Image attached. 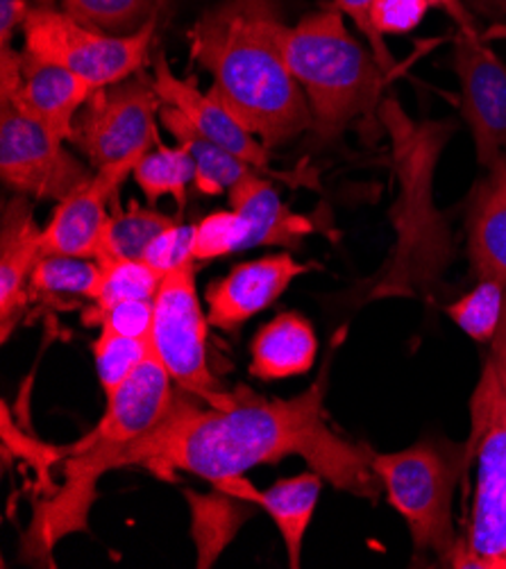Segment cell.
<instances>
[{"instance_id": "1", "label": "cell", "mask_w": 506, "mask_h": 569, "mask_svg": "<svg viewBox=\"0 0 506 569\" xmlns=\"http://www.w3.org/2000/svg\"><path fill=\"white\" fill-rule=\"evenodd\" d=\"M287 457L305 459L327 483L368 501L384 490L370 466V447L329 427L325 372L289 400L237 388L230 407H200L198 397L180 390L159 425L128 449L123 468H146L159 479L189 472L218 488Z\"/></svg>"}, {"instance_id": "2", "label": "cell", "mask_w": 506, "mask_h": 569, "mask_svg": "<svg viewBox=\"0 0 506 569\" xmlns=\"http://www.w3.org/2000/svg\"><path fill=\"white\" fill-rule=\"evenodd\" d=\"M282 26L279 0H218L187 32L191 60L214 78L209 93L268 148L314 130L279 46Z\"/></svg>"}, {"instance_id": "3", "label": "cell", "mask_w": 506, "mask_h": 569, "mask_svg": "<svg viewBox=\"0 0 506 569\" xmlns=\"http://www.w3.org/2000/svg\"><path fill=\"white\" fill-rule=\"evenodd\" d=\"M173 395V379L150 352L137 372L107 397L100 422L67 451L65 486L34 510L23 538L30 558H48L62 538L89 529L100 479L123 468L128 449L159 425Z\"/></svg>"}, {"instance_id": "4", "label": "cell", "mask_w": 506, "mask_h": 569, "mask_svg": "<svg viewBox=\"0 0 506 569\" xmlns=\"http://www.w3.org/2000/svg\"><path fill=\"white\" fill-rule=\"evenodd\" d=\"M377 117L390 137L400 193L393 207L396 248L370 300L418 298L436 287L455 257L453 234L434 202V173L455 128L443 121H411L396 98L381 100Z\"/></svg>"}, {"instance_id": "5", "label": "cell", "mask_w": 506, "mask_h": 569, "mask_svg": "<svg viewBox=\"0 0 506 569\" xmlns=\"http://www.w3.org/2000/svg\"><path fill=\"white\" fill-rule=\"evenodd\" d=\"M285 62L307 96L314 132L339 139L350 123L381 104L386 73L348 30L344 14L325 8L279 30Z\"/></svg>"}, {"instance_id": "6", "label": "cell", "mask_w": 506, "mask_h": 569, "mask_svg": "<svg viewBox=\"0 0 506 569\" xmlns=\"http://www.w3.org/2000/svg\"><path fill=\"white\" fill-rule=\"evenodd\" d=\"M470 463L468 445L418 440L400 451H373L370 466L388 503L405 518L418 560L453 565L462 538L453 520V499Z\"/></svg>"}, {"instance_id": "7", "label": "cell", "mask_w": 506, "mask_h": 569, "mask_svg": "<svg viewBox=\"0 0 506 569\" xmlns=\"http://www.w3.org/2000/svg\"><path fill=\"white\" fill-rule=\"evenodd\" d=\"M470 457L477 459L473 513L449 567L502 569L506 558V392L486 359L470 400Z\"/></svg>"}, {"instance_id": "8", "label": "cell", "mask_w": 506, "mask_h": 569, "mask_svg": "<svg viewBox=\"0 0 506 569\" xmlns=\"http://www.w3.org/2000/svg\"><path fill=\"white\" fill-rule=\"evenodd\" d=\"M157 21L159 17L135 34L117 37L80 23L65 10L32 8L21 28L23 50L78 73L100 89L146 69Z\"/></svg>"}, {"instance_id": "9", "label": "cell", "mask_w": 506, "mask_h": 569, "mask_svg": "<svg viewBox=\"0 0 506 569\" xmlns=\"http://www.w3.org/2000/svg\"><path fill=\"white\" fill-rule=\"evenodd\" d=\"M207 327L196 289V261L168 272L152 300L150 352L180 390L209 407H230L237 390L225 388L209 370Z\"/></svg>"}, {"instance_id": "10", "label": "cell", "mask_w": 506, "mask_h": 569, "mask_svg": "<svg viewBox=\"0 0 506 569\" xmlns=\"http://www.w3.org/2000/svg\"><path fill=\"white\" fill-rule=\"evenodd\" d=\"M161 107L152 76L139 71L91 93L76 117L69 143L93 170L141 159L161 143L157 134Z\"/></svg>"}, {"instance_id": "11", "label": "cell", "mask_w": 506, "mask_h": 569, "mask_svg": "<svg viewBox=\"0 0 506 569\" xmlns=\"http://www.w3.org/2000/svg\"><path fill=\"white\" fill-rule=\"evenodd\" d=\"M14 104H0V176L19 196L62 202L96 170Z\"/></svg>"}, {"instance_id": "12", "label": "cell", "mask_w": 506, "mask_h": 569, "mask_svg": "<svg viewBox=\"0 0 506 569\" xmlns=\"http://www.w3.org/2000/svg\"><path fill=\"white\" fill-rule=\"evenodd\" d=\"M482 39V34L457 32L453 64L477 159L488 170L506 157V64Z\"/></svg>"}, {"instance_id": "13", "label": "cell", "mask_w": 506, "mask_h": 569, "mask_svg": "<svg viewBox=\"0 0 506 569\" xmlns=\"http://www.w3.org/2000/svg\"><path fill=\"white\" fill-rule=\"evenodd\" d=\"M139 161L126 159L96 170L87 184L58 202L41 232V252L98 259L111 216L109 204L117 202L121 184Z\"/></svg>"}, {"instance_id": "14", "label": "cell", "mask_w": 506, "mask_h": 569, "mask_svg": "<svg viewBox=\"0 0 506 569\" xmlns=\"http://www.w3.org/2000/svg\"><path fill=\"white\" fill-rule=\"evenodd\" d=\"M307 272L309 266L300 263L289 252L237 263L228 274L214 279L207 287L209 325L222 331L239 329L244 322L272 307L291 283Z\"/></svg>"}, {"instance_id": "15", "label": "cell", "mask_w": 506, "mask_h": 569, "mask_svg": "<svg viewBox=\"0 0 506 569\" xmlns=\"http://www.w3.org/2000/svg\"><path fill=\"white\" fill-rule=\"evenodd\" d=\"M152 80L161 102L178 109L200 134L246 159L259 173H268V146L257 134H252L214 93L200 91L191 80H180L163 52L155 57Z\"/></svg>"}, {"instance_id": "16", "label": "cell", "mask_w": 506, "mask_h": 569, "mask_svg": "<svg viewBox=\"0 0 506 569\" xmlns=\"http://www.w3.org/2000/svg\"><path fill=\"white\" fill-rule=\"evenodd\" d=\"M43 227L34 222L32 202L19 196L3 207L0 222V329L8 343L30 305V277L41 252Z\"/></svg>"}, {"instance_id": "17", "label": "cell", "mask_w": 506, "mask_h": 569, "mask_svg": "<svg viewBox=\"0 0 506 569\" xmlns=\"http://www.w3.org/2000/svg\"><path fill=\"white\" fill-rule=\"evenodd\" d=\"M93 87L78 73L52 64L23 50V71L14 96L0 104H14L28 117L46 126L52 134L69 141L76 117L91 98Z\"/></svg>"}, {"instance_id": "18", "label": "cell", "mask_w": 506, "mask_h": 569, "mask_svg": "<svg viewBox=\"0 0 506 569\" xmlns=\"http://www.w3.org/2000/svg\"><path fill=\"white\" fill-rule=\"evenodd\" d=\"M468 254L479 279L506 283V157L488 168L468 202Z\"/></svg>"}, {"instance_id": "19", "label": "cell", "mask_w": 506, "mask_h": 569, "mask_svg": "<svg viewBox=\"0 0 506 569\" xmlns=\"http://www.w3.org/2000/svg\"><path fill=\"white\" fill-rule=\"evenodd\" d=\"M228 198L246 224L244 250L259 246L298 248L300 241L314 232L311 220L294 213L264 173H252L235 184L228 191Z\"/></svg>"}, {"instance_id": "20", "label": "cell", "mask_w": 506, "mask_h": 569, "mask_svg": "<svg viewBox=\"0 0 506 569\" xmlns=\"http://www.w3.org/2000/svg\"><path fill=\"white\" fill-rule=\"evenodd\" d=\"M318 355L314 325L287 311L266 322L250 343V375L261 381L300 377L311 370Z\"/></svg>"}, {"instance_id": "21", "label": "cell", "mask_w": 506, "mask_h": 569, "mask_svg": "<svg viewBox=\"0 0 506 569\" xmlns=\"http://www.w3.org/2000/svg\"><path fill=\"white\" fill-rule=\"evenodd\" d=\"M323 477L311 468L302 475L279 479L266 490H255L252 501L259 503L275 522L287 547L289 567L302 565V542L323 490Z\"/></svg>"}, {"instance_id": "22", "label": "cell", "mask_w": 506, "mask_h": 569, "mask_svg": "<svg viewBox=\"0 0 506 569\" xmlns=\"http://www.w3.org/2000/svg\"><path fill=\"white\" fill-rule=\"evenodd\" d=\"M159 123L163 130L171 132V137L182 146L196 161V189L205 196H220L230 191L235 184L246 180L252 173H259L255 166H250L246 159L237 157L235 152L220 148L205 134H200L185 117L163 104L159 111Z\"/></svg>"}, {"instance_id": "23", "label": "cell", "mask_w": 506, "mask_h": 569, "mask_svg": "<svg viewBox=\"0 0 506 569\" xmlns=\"http://www.w3.org/2000/svg\"><path fill=\"white\" fill-rule=\"evenodd\" d=\"M102 270L96 259L43 254L30 277V302L69 305L71 300H96Z\"/></svg>"}, {"instance_id": "24", "label": "cell", "mask_w": 506, "mask_h": 569, "mask_svg": "<svg viewBox=\"0 0 506 569\" xmlns=\"http://www.w3.org/2000/svg\"><path fill=\"white\" fill-rule=\"evenodd\" d=\"M171 224H176V218L152 209V204L143 207L137 200H130L126 209L111 204L102 250L96 261L143 259L148 246Z\"/></svg>"}, {"instance_id": "25", "label": "cell", "mask_w": 506, "mask_h": 569, "mask_svg": "<svg viewBox=\"0 0 506 569\" xmlns=\"http://www.w3.org/2000/svg\"><path fill=\"white\" fill-rule=\"evenodd\" d=\"M132 178L148 204L171 196L182 209L187 204L189 187L196 180V161L182 146L168 148L159 143L141 157L132 170Z\"/></svg>"}, {"instance_id": "26", "label": "cell", "mask_w": 506, "mask_h": 569, "mask_svg": "<svg viewBox=\"0 0 506 569\" xmlns=\"http://www.w3.org/2000/svg\"><path fill=\"white\" fill-rule=\"evenodd\" d=\"M62 10L80 23L126 37L159 17L163 0H60Z\"/></svg>"}, {"instance_id": "27", "label": "cell", "mask_w": 506, "mask_h": 569, "mask_svg": "<svg viewBox=\"0 0 506 569\" xmlns=\"http://www.w3.org/2000/svg\"><path fill=\"white\" fill-rule=\"evenodd\" d=\"M506 307V283L493 277L479 279L477 287L468 291L462 300L447 307V316L455 325L468 333L477 343L490 346L499 329Z\"/></svg>"}, {"instance_id": "28", "label": "cell", "mask_w": 506, "mask_h": 569, "mask_svg": "<svg viewBox=\"0 0 506 569\" xmlns=\"http://www.w3.org/2000/svg\"><path fill=\"white\" fill-rule=\"evenodd\" d=\"M100 291L93 307L105 309L128 300H155L161 274L143 259H102Z\"/></svg>"}, {"instance_id": "29", "label": "cell", "mask_w": 506, "mask_h": 569, "mask_svg": "<svg viewBox=\"0 0 506 569\" xmlns=\"http://www.w3.org/2000/svg\"><path fill=\"white\" fill-rule=\"evenodd\" d=\"M150 355V338H130L111 329H100L93 343V359L102 392H117Z\"/></svg>"}, {"instance_id": "30", "label": "cell", "mask_w": 506, "mask_h": 569, "mask_svg": "<svg viewBox=\"0 0 506 569\" xmlns=\"http://www.w3.org/2000/svg\"><path fill=\"white\" fill-rule=\"evenodd\" d=\"M246 243L244 218L230 211H214L194 224V259L211 261L241 252Z\"/></svg>"}, {"instance_id": "31", "label": "cell", "mask_w": 506, "mask_h": 569, "mask_svg": "<svg viewBox=\"0 0 506 569\" xmlns=\"http://www.w3.org/2000/svg\"><path fill=\"white\" fill-rule=\"evenodd\" d=\"M82 322L100 329H111L130 338H150L152 300H128L105 309L91 307L82 316Z\"/></svg>"}, {"instance_id": "32", "label": "cell", "mask_w": 506, "mask_h": 569, "mask_svg": "<svg viewBox=\"0 0 506 569\" xmlns=\"http://www.w3.org/2000/svg\"><path fill=\"white\" fill-rule=\"evenodd\" d=\"M143 261L161 277L194 263V224H171L146 250Z\"/></svg>"}, {"instance_id": "33", "label": "cell", "mask_w": 506, "mask_h": 569, "mask_svg": "<svg viewBox=\"0 0 506 569\" xmlns=\"http://www.w3.org/2000/svg\"><path fill=\"white\" fill-rule=\"evenodd\" d=\"M429 0H377L373 10L375 30L381 37L414 32L429 12Z\"/></svg>"}, {"instance_id": "34", "label": "cell", "mask_w": 506, "mask_h": 569, "mask_svg": "<svg viewBox=\"0 0 506 569\" xmlns=\"http://www.w3.org/2000/svg\"><path fill=\"white\" fill-rule=\"evenodd\" d=\"M377 0H329V6L334 10H339L344 17H348L350 21H355L357 30L364 34V39L370 46V52L375 54L377 64L381 67V71L386 76H390V71L396 69V62H393V54L384 41V37L375 30L373 23V10H375Z\"/></svg>"}, {"instance_id": "35", "label": "cell", "mask_w": 506, "mask_h": 569, "mask_svg": "<svg viewBox=\"0 0 506 569\" xmlns=\"http://www.w3.org/2000/svg\"><path fill=\"white\" fill-rule=\"evenodd\" d=\"M30 8L26 0H0V48L12 46L17 28H23Z\"/></svg>"}, {"instance_id": "36", "label": "cell", "mask_w": 506, "mask_h": 569, "mask_svg": "<svg viewBox=\"0 0 506 569\" xmlns=\"http://www.w3.org/2000/svg\"><path fill=\"white\" fill-rule=\"evenodd\" d=\"M429 6L453 19L457 23L459 32L479 34V30L475 26V17L470 14V10H468V6L464 3V0H429Z\"/></svg>"}, {"instance_id": "37", "label": "cell", "mask_w": 506, "mask_h": 569, "mask_svg": "<svg viewBox=\"0 0 506 569\" xmlns=\"http://www.w3.org/2000/svg\"><path fill=\"white\" fill-rule=\"evenodd\" d=\"M486 359L493 363V368H495V372H497V377H499V381L504 386V392H506V307H504V316H502L499 329H497V333L493 338L490 352H488Z\"/></svg>"}, {"instance_id": "38", "label": "cell", "mask_w": 506, "mask_h": 569, "mask_svg": "<svg viewBox=\"0 0 506 569\" xmlns=\"http://www.w3.org/2000/svg\"><path fill=\"white\" fill-rule=\"evenodd\" d=\"M468 3L482 12V14H488L490 19H495L499 26H504L506 21V0H468ZM499 32H506V28H495Z\"/></svg>"}, {"instance_id": "39", "label": "cell", "mask_w": 506, "mask_h": 569, "mask_svg": "<svg viewBox=\"0 0 506 569\" xmlns=\"http://www.w3.org/2000/svg\"><path fill=\"white\" fill-rule=\"evenodd\" d=\"M502 569H506V558H504V565H502Z\"/></svg>"}]
</instances>
